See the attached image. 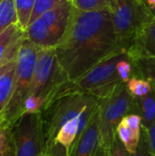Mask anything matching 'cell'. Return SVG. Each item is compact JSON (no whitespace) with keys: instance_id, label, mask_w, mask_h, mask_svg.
<instances>
[{"instance_id":"1","label":"cell","mask_w":155,"mask_h":156,"mask_svg":"<svg viewBox=\"0 0 155 156\" xmlns=\"http://www.w3.org/2000/svg\"><path fill=\"white\" fill-rule=\"evenodd\" d=\"M128 47L117 37L109 7L97 11L74 8L70 25L56 48V54L68 80H75Z\"/></svg>"},{"instance_id":"2","label":"cell","mask_w":155,"mask_h":156,"mask_svg":"<svg viewBox=\"0 0 155 156\" xmlns=\"http://www.w3.org/2000/svg\"><path fill=\"white\" fill-rule=\"evenodd\" d=\"M67 81L69 80L58 62L56 48H39L30 91L23 107V114L42 112L58 99L61 87Z\"/></svg>"},{"instance_id":"3","label":"cell","mask_w":155,"mask_h":156,"mask_svg":"<svg viewBox=\"0 0 155 156\" xmlns=\"http://www.w3.org/2000/svg\"><path fill=\"white\" fill-rule=\"evenodd\" d=\"M127 56V50L115 54L93 67L79 79L67 81L62 86L58 98L72 93H85L97 99L108 96L119 84L123 83L118 75L117 64Z\"/></svg>"},{"instance_id":"4","label":"cell","mask_w":155,"mask_h":156,"mask_svg":"<svg viewBox=\"0 0 155 156\" xmlns=\"http://www.w3.org/2000/svg\"><path fill=\"white\" fill-rule=\"evenodd\" d=\"M72 0L45 12L26 28V37L39 48H56L64 38L74 13Z\"/></svg>"},{"instance_id":"5","label":"cell","mask_w":155,"mask_h":156,"mask_svg":"<svg viewBox=\"0 0 155 156\" xmlns=\"http://www.w3.org/2000/svg\"><path fill=\"white\" fill-rule=\"evenodd\" d=\"M39 48L26 37L19 48L16 58V82L11 100L4 112L2 117L7 125L13 126L23 114V107L28 97Z\"/></svg>"},{"instance_id":"6","label":"cell","mask_w":155,"mask_h":156,"mask_svg":"<svg viewBox=\"0 0 155 156\" xmlns=\"http://www.w3.org/2000/svg\"><path fill=\"white\" fill-rule=\"evenodd\" d=\"M98 105L100 115V144L110 149L122 119L130 114H139L137 101L129 92L126 83H121L108 96L98 99Z\"/></svg>"},{"instance_id":"7","label":"cell","mask_w":155,"mask_h":156,"mask_svg":"<svg viewBox=\"0 0 155 156\" xmlns=\"http://www.w3.org/2000/svg\"><path fill=\"white\" fill-rule=\"evenodd\" d=\"M97 100L85 93L68 94L58 98L40 112L47 152L55 144V139L62 126L78 117L90 103Z\"/></svg>"},{"instance_id":"8","label":"cell","mask_w":155,"mask_h":156,"mask_svg":"<svg viewBox=\"0 0 155 156\" xmlns=\"http://www.w3.org/2000/svg\"><path fill=\"white\" fill-rule=\"evenodd\" d=\"M109 9L117 37L127 45L138 28L152 18L149 8L138 0H110Z\"/></svg>"},{"instance_id":"9","label":"cell","mask_w":155,"mask_h":156,"mask_svg":"<svg viewBox=\"0 0 155 156\" xmlns=\"http://www.w3.org/2000/svg\"><path fill=\"white\" fill-rule=\"evenodd\" d=\"M16 156H43L47 147L40 112L22 114L12 126Z\"/></svg>"},{"instance_id":"10","label":"cell","mask_w":155,"mask_h":156,"mask_svg":"<svg viewBox=\"0 0 155 156\" xmlns=\"http://www.w3.org/2000/svg\"><path fill=\"white\" fill-rule=\"evenodd\" d=\"M130 60L138 58H155V18L144 22L136 31L127 48Z\"/></svg>"},{"instance_id":"11","label":"cell","mask_w":155,"mask_h":156,"mask_svg":"<svg viewBox=\"0 0 155 156\" xmlns=\"http://www.w3.org/2000/svg\"><path fill=\"white\" fill-rule=\"evenodd\" d=\"M100 145V115L97 106L94 114L69 156H95Z\"/></svg>"},{"instance_id":"12","label":"cell","mask_w":155,"mask_h":156,"mask_svg":"<svg viewBox=\"0 0 155 156\" xmlns=\"http://www.w3.org/2000/svg\"><path fill=\"white\" fill-rule=\"evenodd\" d=\"M26 37V30L18 23L9 26L0 34V65L17 57L19 48Z\"/></svg>"},{"instance_id":"13","label":"cell","mask_w":155,"mask_h":156,"mask_svg":"<svg viewBox=\"0 0 155 156\" xmlns=\"http://www.w3.org/2000/svg\"><path fill=\"white\" fill-rule=\"evenodd\" d=\"M16 58L0 65V114L9 103L13 94L16 82Z\"/></svg>"},{"instance_id":"14","label":"cell","mask_w":155,"mask_h":156,"mask_svg":"<svg viewBox=\"0 0 155 156\" xmlns=\"http://www.w3.org/2000/svg\"><path fill=\"white\" fill-rule=\"evenodd\" d=\"M153 86V85H152ZM139 115L142 118L143 126L150 128L155 122V87L153 86L152 91L140 99H136Z\"/></svg>"},{"instance_id":"15","label":"cell","mask_w":155,"mask_h":156,"mask_svg":"<svg viewBox=\"0 0 155 156\" xmlns=\"http://www.w3.org/2000/svg\"><path fill=\"white\" fill-rule=\"evenodd\" d=\"M130 61L133 67V77L146 80L155 87V58H138Z\"/></svg>"},{"instance_id":"16","label":"cell","mask_w":155,"mask_h":156,"mask_svg":"<svg viewBox=\"0 0 155 156\" xmlns=\"http://www.w3.org/2000/svg\"><path fill=\"white\" fill-rule=\"evenodd\" d=\"M79 116L70 120L65 125H63L55 139V144H61L66 149L68 156H69V154L70 152V149L74 144V141H75V138L77 135Z\"/></svg>"},{"instance_id":"17","label":"cell","mask_w":155,"mask_h":156,"mask_svg":"<svg viewBox=\"0 0 155 156\" xmlns=\"http://www.w3.org/2000/svg\"><path fill=\"white\" fill-rule=\"evenodd\" d=\"M16 23H18V16L15 0H0V34L9 26Z\"/></svg>"},{"instance_id":"18","label":"cell","mask_w":155,"mask_h":156,"mask_svg":"<svg viewBox=\"0 0 155 156\" xmlns=\"http://www.w3.org/2000/svg\"><path fill=\"white\" fill-rule=\"evenodd\" d=\"M116 134L125 146L126 150L131 154H134L137 151L141 136L137 135L134 132H132L123 122H121L118 125Z\"/></svg>"},{"instance_id":"19","label":"cell","mask_w":155,"mask_h":156,"mask_svg":"<svg viewBox=\"0 0 155 156\" xmlns=\"http://www.w3.org/2000/svg\"><path fill=\"white\" fill-rule=\"evenodd\" d=\"M0 156H16L12 127L7 124L0 128Z\"/></svg>"},{"instance_id":"20","label":"cell","mask_w":155,"mask_h":156,"mask_svg":"<svg viewBox=\"0 0 155 156\" xmlns=\"http://www.w3.org/2000/svg\"><path fill=\"white\" fill-rule=\"evenodd\" d=\"M126 85L129 92L135 99H140L148 95L153 90V86L150 81L137 77H132Z\"/></svg>"},{"instance_id":"21","label":"cell","mask_w":155,"mask_h":156,"mask_svg":"<svg viewBox=\"0 0 155 156\" xmlns=\"http://www.w3.org/2000/svg\"><path fill=\"white\" fill-rule=\"evenodd\" d=\"M35 1L36 0H15L18 16V23L25 30L29 23Z\"/></svg>"},{"instance_id":"22","label":"cell","mask_w":155,"mask_h":156,"mask_svg":"<svg viewBox=\"0 0 155 156\" xmlns=\"http://www.w3.org/2000/svg\"><path fill=\"white\" fill-rule=\"evenodd\" d=\"M76 9L80 11H97L109 7L110 0H72Z\"/></svg>"},{"instance_id":"23","label":"cell","mask_w":155,"mask_h":156,"mask_svg":"<svg viewBox=\"0 0 155 156\" xmlns=\"http://www.w3.org/2000/svg\"><path fill=\"white\" fill-rule=\"evenodd\" d=\"M67 0H36L34 4V7L32 10V14L30 16L29 23L33 22L37 17L44 14L45 12L52 9L58 5L65 2ZM28 23V24H29Z\"/></svg>"},{"instance_id":"24","label":"cell","mask_w":155,"mask_h":156,"mask_svg":"<svg viewBox=\"0 0 155 156\" xmlns=\"http://www.w3.org/2000/svg\"><path fill=\"white\" fill-rule=\"evenodd\" d=\"M117 72L121 80L123 83H127L133 77V67L128 56L118 62Z\"/></svg>"},{"instance_id":"25","label":"cell","mask_w":155,"mask_h":156,"mask_svg":"<svg viewBox=\"0 0 155 156\" xmlns=\"http://www.w3.org/2000/svg\"><path fill=\"white\" fill-rule=\"evenodd\" d=\"M131 156H155V154L151 151V148L149 146L147 134H146V129L143 126L142 132H141V137L139 145L137 148V151L134 154H131Z\"/></svg>"},{"instance_id":"26","label":"cell","mask_w":155,"mask_h":156,"mask_svg":"<svg viewBox=\"0 0 155 156\" xmlns=\"http://www.w3.org/2000/svg\"><path fill=\"white\" fill-rule=\"evenodd\" d=\"M132 132H134L137 135L141 136V132H142V127H143V122H142V118L139 114H130L127 115L122 119V121Z\"/></svg>"},{"instance_id":"27","label":"cell","mask_w":155,"mask_h":156,"mask_svg":"<svg viewBox=\"0 0 155 156\" xmlns=\"http://www.w3.org/2000/svg\"><path fill=\"white\" fill-rule=\"evenodd\" d=\"M109 154L110 156H131V154L126 150L125 146L121 142L117 134L114 138L111 146L109 149Z\"/></svg>"},{"instance_id":"28","label":"cell","mask_w":155,"mask_h":156,"mask_svg":"<svg viewBox=\"0 0 155 156\" xmlns=\"http://www.w3.org/2000/svg\"><path fill=\"white\" fill-rule=\"evenodd\" d=\"M146 134L151 151L155 154V122L150 128L146 129Z\"/></svg>"},{"instance_id":"29","label":"cell","mask_w":155,"mask_h":156,"mask_svg":"<svg viewBox=\"0 0 155 156\" xmlns=\"http://www.w3.org/2000/svg\"><path fill=\"white\" fill-rule=\"evenodd\" d=\"M48 152L49 156H68L66 149L59 144H55Z\"/></svg>"},{"instance_id":"30","label":"cell","mask_w":155,"mask_h":156,"mask_svg":"<svg viewBox=\"0 0 155 156\" xmlns=\"http://www.w3.org/2000/svg\"><path fill=\"white\" fill-rule=\"evenodd\" d=\"M95 156H110L109 154V149L105 148L104 146H102L101 144L100 145L98 151H97V154Z\"/></svg>"},{"instance_id":"31","label":"cell","mask_w":155,"mask_h":156,"mask_svg":"<svg viewBox=\"0 0 155 156\" xmlns=\"http://www.w3.org/2000/svg\"><path fill=\"white\" fill-rule=\"evenodd\" d=\"M144 4L150 10L155 8V0H144Z\"/></svg>"},{"instance_id":"32","label":"cell","mask_w":155,"mask_h":156,"mask_svg":"<svg viewBox=\"0 0 155 156\" xmlns=\"http://www.w3.org/2000/svg\"><path fill=\"white\" fill-rule=\"evenodd\" d=\"M6 124V122H5V120H4V118L2 117V115L0 114V128L2 127V126H4V125H5Z\"/></svg>"},{"instance_id":"33","label":"cell","mask_w":155,"mask_h":156,"mask_svg":"<svg viewBox=\"0 0 155 156\" xmlns=\"http://www.w3.org/2000/svg\"><path fill=\"white\" fill-rule=\"evenodd\" d=\"M150 10V9H149ZM150 13H151V15L153 16V18H155V8L154 9H152V10H150Z\"/></svg>"},{"instance_id":"34","label":"cell","mask_w":155,"mask_h":156,"mask_svg":"<svg viewBox=\"0 0 155 156\" xmlns=\"http://www.w3.org/2000/svg\"><path fill=\"white\" fill-rule=\"evenodd\" d=\"M138 1H139L140 3H142V4H143V5H145V4H144V0H138Z\"/></svg>"},{"instance_id":"35","label":"cell","mask_w":155,"mask_h":156,"mask_svg":"<svg viewBox=\"0 0 155 156\" xmlns=\"http://www.w3.org/2000/svg\"><path fill=\"white\" fill-rule=\"evenodd\" d=\"M43 156H49V154H48V153H47L46 154H44V155H43Z\"/></svg>"},{"instance_id":"36","label":"cell","mask_w":155,"mask_h":156,"mask_svg":"<svg viewBox=\"0 0 155 156\" xmlns=\"http://www.w3.org/2000/svg\"><path fill=\"white\" fill-rule=\"evenodd\" d=\"M2 127H3V126H2Z\"/></svg>"}]
</instances>
